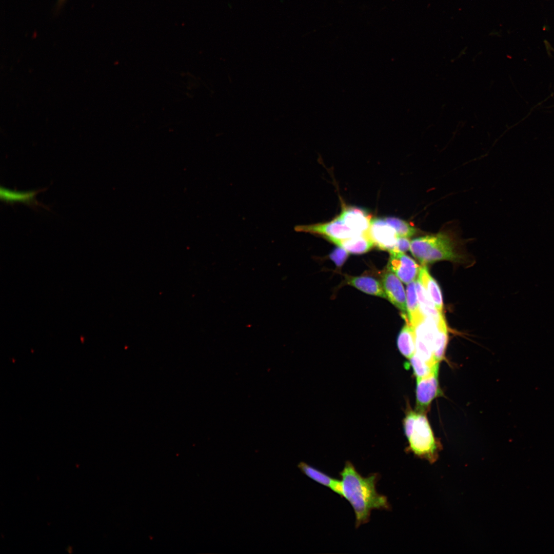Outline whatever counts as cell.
I'll use <instances>...</instances> for the list:
<instances>
[{
  "label": "cell",
  "instance_id": "obj_1",
  "mask_svg": "<svg viewBox=\"0 0 554 554\" xmlns=\"http://www.w3.org/2000/svg\"><path fill=\"white\" fill-rule=\"evenodd\" d=\"M340 476L342 497L349 502L354 510L357 527L369 521L373 509L389 508L386 497L376 490V474L364 477L350 462L347 461Z\"/></svg>",
  "mask_w": 554,
  "mask_h": 554
},
{
  "label": "cell",
  "instance_id": "obj_2",
  "mask_svg": "<svg viewBox=\"0 0 554 554\" xmlns=\"http://www.w3.org/2000/svg\"><path fill=\"white\" fill-rule=\"evenodd\" d=\"M409 250L423 265L440 261H457L460 258L457 241L447 231L414 239Z\"/></svg>",
  "mask_w": 554,
  "mask_h": 554
},
{
  "label": "cell",
  "instance_id": "obj_3",
  "mask_svg": "<svg viewBox=\"0 0 554 554\" xmlns=\"http://www.w3.org/2000/svg\"><path fill=\"white\" fill-rule=\"evenodd\" d=\"M407 439L408 449L415 456L431 464L437 461L441 446L433 433L426 413L417 411L412 431Z\"/></svg>",
  "mask_w": 554,
  "mask_h": 554
},
{
  "label": "cell",
  "instance_id": "obj_4",
  "mask_svg": "<svg viewBox=\"0 0 554 554\" xmlns=\"http://www.w3.org/2000/svg\"><path fill=\"white\" fill-rule=\"evenodd\" d=\"M294 230L298 232L320 234L328 240L345 239L362 234L348 227L339 215L327 223L297 225Z\"/></svg>",
  "mask_w": 554,
  "mask_h": 554
},
{
  "label": "cell",
  "instance_id": "obj_5",
  "mask_svg": "<svg viewBox=\"0 0 554 554\" xmlns=\"http://www.w3.org/2000/svg\"><path fill=\"white\" fill-rule=\"evenodd\" d=\"M389 253L387 270L407 284L418 278L421 267L413 259L404 252L390 251Z\"/></svg>",
  "mask_w": 554,
  "mask_h": 554
},
{
  "label": "cell",
  "instance_id": "obj_6",
  "mask_svg": "<svg viewBox=\"0 0 554 554\" xmlns=\"http://www.w3.org/2000/svg\"><path fill=\"white\" fill-rule=\"evenodd\" d=\"M439 371L425 378L417 380L416 408L426 413L431 402L442 394L438 381Z\"/></svg>",
  "mask_w": 554,
  "mask_h": 554
},
{
  "label": "cell",
  "instance_id": "obj_7",
  "mask_svg": "<svg viewBox=\"0 0 554 554\" xmlns=\"http://www.w3.org/2000/svg\"><path fill=\"white\" fill-rule=\"evenodd\" d=\"M382 285L387 299L401 312L406 322H409L406 306V295L399 278L387 270L382 275Z\"/></svg>",
  "mask_w": 554,
  "mask_h": 554
},
{
  "label": "cell",
  "instance_id": "obj_8",
  "mask_svg": "<svg viewBox=\"0 0 554 554\" xmlns=\"http://www.w3.org/2000/svg\"><path fill=\"white\" fill-rule=\"evenodd\" d=\"M367 233L374 246L379 249L390 251L394 248L398 236L385 219H372Z\"/></svg>",
  "mask_w": 554,
  "mask_h": 554
},
{
  "label": "cell",
  "instance_id": "obj_9",
  "mask_svg": "<svg viewBox=\"0 0 554 554\" xmlns=\"http://www.w3.org/2000/svg\"><path fill=\"white\" fill-rule=\"evenodd\" d=\"M339 216L348 227L360 234L368 232L372 220L366 211L352 206L344 207Z\"/></svg>",
  "mask_w": 554,
  "mask_h": 554
},
{
  "label": "cell",
  "instance_id": "obj_10",
  "mask_svg": "<svg viewBox=\"0 0 554 554\" xmlns=\"http://www.w3.org/2000/svg\"><path fill=\"white\" fill-rule=\"evenodd\" d=\"M298 466L300 470L308 478L323 486L328 487L332 491L342 497L341 481L330 477L323 471L304 462H300Z\"/></svg>",
  "mask_w": 554,
  "mask_h": 554
},
{
  "label": "cell",
  "instance_id": "obj_11",
  "mask_svg": "<svg viewBox=\"0 0 554 554\" xmlns=\"http://www.w3.org/2000/svg\"><path fill=\"white\" fill-rule=\"evenodd\" d=\"M367 232L345 239H331L329 241L344 248L349 253L362 254L368 251L374 246Z\"/></svg>",
  "mask_w": 554,
  "mask_h": 554
},
{
  "label": "cell",
  "instance_id": "obj_12",
  "mask_svg": "<svg viewBox=\"0 0 554 554\" xmlns=\"http://www.w3.org/2000/svg\"><path fill=\"white\" fill-rule=\"evenodd\" d=\"M418 280L437 309L443 312V304L440 288L434 279L430 275L425 265L421 267Z\"/></svg>",
  "mask_w": 554,
  "mask_h": 554
},
{
  "label": "cell",
  "instance_id": "obj_13",
  "mask_svg": "<svg viewBox=\"0 0 554 554\" xmlns=\"http://www.w3.org/2000/svg\"><path fill=\"white\" fill-rule=\"evenodd\" d=\"M346 283L369 294L387 299L382 284L369 276H349Z\"/></svg>",
  "mask_w": 554,
  "mask_h": 554
},
{
  "label": "cell",
  "instance_id": "obj_14",
  "mask_svg": "<svg viewBox=\"0 0 554 554\" xmlns=\"http://www.w3.org/2000/svg\"><path fill=\"white\" fill-rule=\"evenodd\" d=\"M397 346L401 354L406 358L410 359L415 353V331L409 322H406L398 335Z\"/></svg>",
  "mask_w": 554,
  "mask_h": 554
},
{
  "label": "cell",
  "instance_id": "obj_15",
  "mask_svg": "<svg viewBox=\"0 0 554 554\" xmlns=\"http://www.w3.org/2000/svg\"><path fill=\"white\" fill-rule=\"evenodd\" d=\"M406 306L409 322L413 326L424 316L418 299L415 281L409 283L407 286Z\"/></svg>",
  "mask_w": 554,
  "mask_h": 554
},
{
  "label": "cell",
  "instance_id": "obj_16",
  "mask_svg": "<svg viewBox=\"0 0 554 554\" xmlns=\"http://www.w3.org/2000/svg\"><path fill=\"white\" fill-rule=\"evenodd\" d=\"M39 191H18L1 188V200L7 203H22L31 206H37L35 196Z\"/></svg>",
  "mask_w": 554,
  "mask_h": 554
},
{
  "label": "cell",
  "instance_id": "obj_17",
  "mask_svg": "<svg viewBox=\"0 0 554 554\" xmlns=\"http://www.w3.org/2000/svg\"><path fill=\"white\" fill-rule=\"evenodd\" d=\"M409 363L417 380L425 378L439 371V363L432 364L425 361L415 353L409 359Z\"/></svg>",
  "mask_w": 554,
  "mask_h": 554
},
{
  "label": "cell",
  "instance_id": "obj_18",
  "mask_svg": "<svg viewBox=\"0 0 554 554\" xmlns=\"http://www.w3.org/2000/svg\"><path fill=\"white\" fill-rule=\"evenodd\" d=\"M395 230L398 236L409 238L417 232L416 228L407 222L395 217L384 219Z\"/></svg>",
  "mask_w": 554,
  "mask_h": 554
},
{
  "label": "cell",
  "instance_id": "obj_19",
  "mask_svg": "<svg viewBox=\"0 0 554 554\" xmlns=\"http://www.w3.org/2000/svg\"><path fill=\"white\" fill-rule=\"evenodd\" d=\"M438 328L433 346V357L434 360L439 363L445 357L448 335L447 327Z\"/></svg>",
  "mask_w": 554,
  "mask_h": 554
},
{
  "label": "cell",
  "instance_id": "obj_20",
  "mask_svg": "<svg viewBox=\"0 0 554 554\" xmlns=\"http://www.w3.org/2000/svg\"><path fill=\"white\" fill-rule=\"evenodd\" d=\"M349 255V252L344 248L338 246L330 254V259L338 267H341L344 263Z\"/></svg>",
  "mask_w": 554,
  "mask_h": 554
},
{
  "label": "cell",
  "instance_id": "obj_21",
  "mask_svg": "<svg viewBox=\"0 0 554 554\" xmlns=\"http://www.w3.org/2000/svg\"><path fill=\"white\" fill-rule=\"evenodd\" d=\"M417 415V412L411 410H409L403 421L404 432L407 438L410 436L412 431Z\"/></svg>",
  "mask_w": 554,
  "mask_h": 554
},
{
  "label": "cell",
  "instance_id": "obj_22",
  "mask_svg": "<svg viewBox=\"0 0 554 554\" xmlns=\"http://www.w3.org/2000/svg\"><path fill=\"white\" fill-rule=\"evenodd\" d=\"M410 243L411 241H410L407 238L398 236L395 246L394 248L391 251L402 252L407 251L410 249Z\"/></svg>",
  "mask_w": 554,
  "mask_h": 554
},
{
  "label": "cell",
  "instance_id": "obj_23",
  "mask_svg": "<svg viewBox=\"0 0 554 554\" xmlns=\"http://www.w3.org/2000/svg\"><path fill=\"white\" fill-rule=\"evenodd\" d=\"M64 1V0H59V1H60V2H61V3H62V2H63V1Z\"/></svg>",
  "mask_w": 554,
  "mask_h": 554
}]
</instances>
